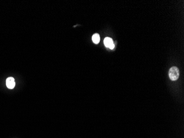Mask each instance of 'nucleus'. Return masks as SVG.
<instances>
[{
    "label": "nucleus",
    "instance_id": "f257e3e1",
    "mask_svg": "<svg viewBox=\"0 0 184 138\" xmlns=\"http://www.w3.org/2000/svg\"><path fill=\"white\" fill-rule=\"evenodd\" d=\"M169 76L172 81H176L180 76V71L177 67H172L171 68L169 71Z\"/></svg>",
    "mask_w": 184,
    "mask_h": 138
},
{
    "label": "nucleus",
    "instance_id": "f03ea898",
    "mask_svg": "<svg viewBox=\"0 0 184 138\" xmlns=\"http://www.w3.org/2000/svg\"><path fill=\"white\" fill-rule=\"evenodd\" d=\"M15 85H16V83H15L14 79L13 77H8L6 80V85L10 89H13Z\"/></svg>",
    "mask_w": 184,
    "mask_h": 138
},
{
    "label": "nucleus",
    "instance_id": "7ed1b4c3",
    "mask_svg": "<svg viewBox=\"0 0 184 138\" xmlns=\"http://www.w3.org/2000/svg\"><path fill=\"white\" fill-rule=\"evenodd\" d=\"M104 43L105 46L107 47V48H110V46L114 44L112 39L109 37H107L105 38L104 40Z\"/></svg>",
    "mask_w": 184,
    "mask_h": 138
},
{
    "label": "nucleus",
    "instance_id": "20e7f679",
    "mask_svg": "<svg viewBox=\"0 0 184 138\" xmlns=\"http://www.w3.org/2000/svg\"><path fill=\"white\" fill-rule=\"evenodd\" d=\"M92 40L95 44H98L100 42V36L97 33L94 34L92 36Z\"/></svg>",
    "mask_w": 184,
    "mask_h": 138
},
{
    "label": "nucleus",
    "instance_id": "39448f33",
    "mask_svg": "<svg viewBox=\"0 0 184 138\" xmlns=\"http://www.w3.org/2000/svg\"><path fill=\"white\" fill-rule=\"evenodd\" d=\"M114 47H115V45H114V44H113L111 45V46H110V48H110V49H113L114 48Z\"/></svg>",
    "mask_w": 184,
    "mask_h": 138
}]
</instances>
